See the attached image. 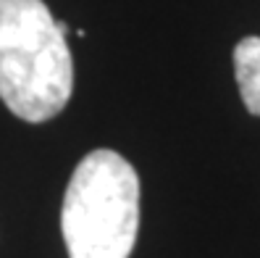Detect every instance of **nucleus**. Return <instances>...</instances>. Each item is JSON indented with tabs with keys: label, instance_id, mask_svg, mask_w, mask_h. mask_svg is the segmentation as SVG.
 Here are the masks:
<instances>
[{
	"label": "nucleus",
	"instance_id": "1",
	"mask_svg": "<svg viewBox=\"0 0 260 258\" xmlns=\"http://www.w3.org/2000/svg\"><path fill=\"white\" fill-rule=\"evenodd\" d=\"M66 32L42 0H0V100L29 124L50 121L71 98Z\"/></svg>",
	"mask_w": 260,
	"mask_h": 258
},
{
	"label": "nucleus",
	"instance_id": "2",
	"mask_svg": "<svg viewBox=\"0 0 260 258\" xmlns=\"http://www.w3.org/2000/svg\"><path fill=\"white\" fill-rule=\"evenodd\" d=\"M140 230V177L116 150H92L71 174L60 208L69 258H129Z\"/></svg>",
	"mask_w": 260,
	"mask_h": 258
},
{
	"label": "nucleus",
	"instance_id": "3",
	"mask_svg": "<svg viewBox=\"0 0 260 258\" xmlns=\"http://www.w3.org/2000/svg\"><path fill=\"white\" fill-rule=\"evenodd\" d=\"M234 74L242 103L252 116H260V37H242L234 48Z\"/></svg>",
	"mask_w": 260,
	"mask_h": 258
}]
</instances>
